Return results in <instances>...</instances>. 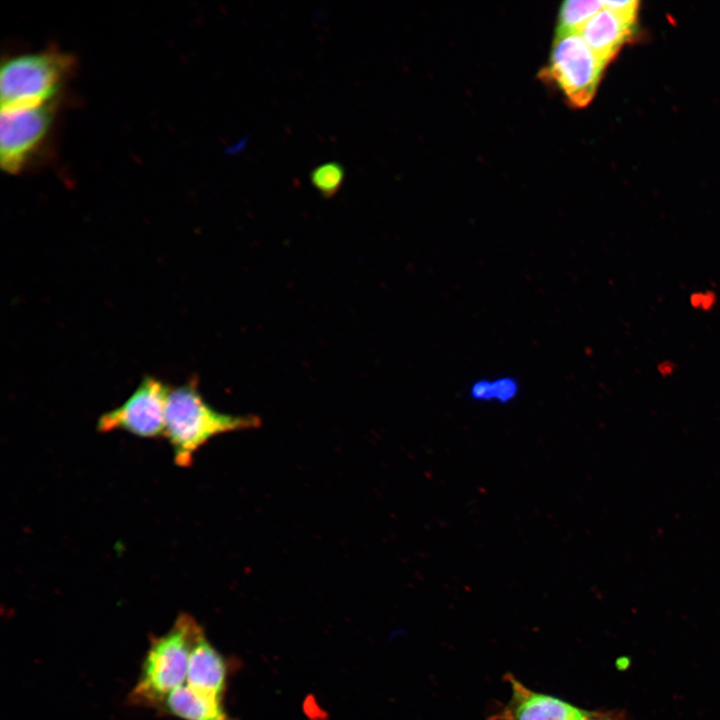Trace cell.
Segmentation results:
<instances>
[{"label":"cell","instance_id":"8fae6325","mask_svg":"<svg viewBox=\"0 0 720 720\" xmlns=\"http://www.w3.org/2000/svg\"><path fill=\"white\" fill-rule=\"evenodd\" d=\"M468 393L474 401L506 404L518 396L519 383L511 376L479 379L471 384Z\"/></svg>","mask_w":720,"mask_h":720},{"label":"cell","instance_id":"ba28073f","mask_svg":"<svg viewBox=\"0 0 720 720\" xmlns=\"http://www.w3.org/2000/svg\"><path fill=\"white\" fill-rule=\"evenodd\" d=\"M227 667L222 655L206 639L202 630L190 651L187 683L191 688L223 699Z\"/></svg>","mask_w":720,"mask_h":720},{"label":"cell","instance_id":"9a60e30c","mask_svg":"<svg viewBox=\"0 0 720 720\" xmlns=\"http://www.w3.org/2000/svg\"><path fill=\"white\" fill-rule=\"evenodd\" d=\"M604 7L615 12L619 17L629 24L634 25L639 2L636 0H614L603 1Z\"/></svg>","mask_w":720,"mask_h":720},{"label":"cell","instance_id":"3957f363","mask_svg":"<svg viewBox=\"0 0 720 720\" xmlns=\"http://www.w3.org/2000/svg\"><path fill=\"white\" fill-rule=\"evenodd\" d=\"M74 64L72 56L56 50L8 59L1 67V109L51 102Z\"/></svg>","mask_w":720,"mask_h":720},{"label":"cell","instance_id":"6da1fadb","mask_svg":"<svg viewBox=\"0 0 720 720\" xmlns=\"http://www.w3.org/2000/svg\"><path fill=\"white\" fill-rule=\"evenodd\" d=\"M255 415H231L210 406L202 397L196 379L170 390L165 434L177 466L188 467L195 453L215 436L260 426Z\"/></svg>","mask_w":720,"mask_h":720},{"label":"cell","instance_id":"8992f818","mask_svg":"<svg viewBox=\"0 0 720 720\" xmlns=\"http://www.w3.org/2000/svg\"><path fill=\"white\" fill-rule=\"evenodd\" d=\"M53 103L1 109L0 162L3 170H21L45 138L52 119Z\"/></svg>","mask_w":720,"mask_h":720},{"label":"cell","instance_id":"277c9868","mask_svg":"<svg viewBox=\"0 0 720 720\" xmlns=\"http://www.w3.org/2000/svg\"><path fill=\"white\" fill-rule=\"evenodd\" d=\"M605 66L579 33H567L556 35L547 74L581 108L593 99Z\"/></svg>","mask_w":720,"mask_h":720},{"label":"cell","instance_id":"30bf717a","mask_svg":"<svg viewBox=\"0 0 720 720\" xmlns=\"http://www.w3.org/2000/svg\"><path fill=\"white\" fill-rule=\"evenodd\" d=\"M162 706L165 712L183 720H233L225 712L222 698L188 685L175 689Z\"/></svg>","mask_w":720,"mask_h":720},{"label":"cell","instance_id":"7c38bea8","mask_svg":"<svg viewBox=\"0 0 720 720\" xmlns=\"http://www.w3.org/2000/svg\"><path fill=\"white\" fill-rule=\"evenodd\" d=\"M604 8L603 1L569 0L559 11L556 35L578 33L584 24Z\"/></svg>","mask_w":720,"mask_h":720},{"label":"cell","instance_id":"9c48e42d","mask_svg":"<svg viewBox=\"0 0 720 720\" xmlns=\"http://www.w3.org/2000/svg\"><path fill=\"white\" fill-rule=\"evenodd\" d=\"M632 27V24L604 7L588 20L578 33L606 65L630 38Z\"/></svg>","mask_w":720,"mask_h":720},{"label":"cell","instance_id":"52a82bcc","mask_svg":"<svg viewBox=\"0 0 720 720\" xmlns=\"http://www.w3.org/2000/svg\"><path fill=\"white\" fill-rule=\"evenodd\" d=\"M505 680L510 685V699L489 720H582L589 713L557 697L531 690L510 673Z\"/></svg>","mask_w":720,"mask_h":720},{"label":"cell","instance_id":"5bb4252c","mask_svg":"<svg viewBox=\"0 0 720 720\" xmlns=\"http://www.w3.org/2000/svg\"><path fill=\"white\" fill-rule=\"evenodd\" d=\"M687 301L693 310L708 313L716 307L718 294L711 288L695 289L689 294Z\"/></svg>","mask_w":720,"mask_h":720},{"label":"cell","instance_id":"e0dca14e","mask_svg":"<svg viewBox=\"0 0 720 720\" xmlns=\"http://www.w3.org/2000/svg\"><path fill=\"white\" fill-rule=\"evenodd\" d=\"M678 369V365L671 359H663L656 364V372L659 376H673Z\"/></svg>","mask_w":720,"mask_h":720},{"label":"cell","instance_id":"5b68a950","mask_svg":"<svg viewBox=\"0 0 720 720\" xmlns=\"http://www.w3.org/2000/svg\"><path fill=\"white\" fill-rule=\"evenodd\" d=\"M170 390L160 379L145 376L125 402L99 417L97 430H120L146 439L164 436Z\"/></svg>","mask_w":720,"mask_h":720},{"label":"cell","instance_id":"2e32d148","mask_svg":"<svg viewBox=\"0 0 720 720\" xmlns=\"http://www.w3.org/2000/svg\"><path fill=\"white\" fill-rule=\"evenodd\" d=\"M582 720H626L623 712L617 711H589L588 715Z\"/></svg>","mask_w":720,"mask_h":720},{"label":"cell","instance_id":"7a4b0ae2","mask_svg":"<svg viewBox=\"0 0 720 720\" xmlns=\"http://www.w3.org/2000/svg\"><path fill=\"white\" fill-rule=\"evenodd\" d=\"M202 630L191 615L181 613L166 633L153 638L129 702L149 707L162 706L187 678L192 644Z\"/></svg>","mask_w":720,"mask_h":720},{"label":"cell","instance_id":"4fadbf2b","mask_svg":"<svg viewBox=\"0 0 720 720\" xmlns=\"http://www.w3.org/2000/svg\"><path fill=\"white\" fill-rule=\"evenodd\" d=\"M344 175V168L339 163L327 162L315 167L310 173V179L325 198H332L341 188Z\"/></svg>","mask_w":720,"mask_h":720}]
</instances>
